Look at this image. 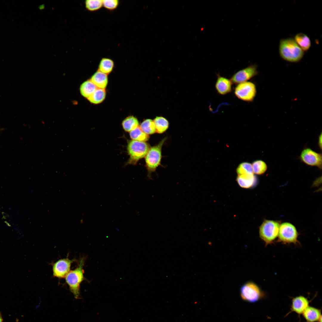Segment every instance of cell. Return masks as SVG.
I'll list each match as a JSON object with an SVG mask.
<instances>
[{
  "label": "cell",
  "instance_id": "8fae6325",
  "mask_svg": "<svg viewBox=\"0 0 322 322\" xmlns=\"http://www.w3.org/2000/svg\"><path fill=\"white\" fill-rule=\"evenodd\" d=\"M257 74V66L255 64L251 65L234 73L230 80L233 83L237 85L247 81Z\"/></svg>",
  "mask_w": 322,
  "mask_h": 322
},
{
  "label": "cell",
  "instance_id": "4dcf8cb0",
  "mask_svg": "<svg viewBox=\"0 0 322 322\" xmlns=\"http://www.w3.org/2000/svg\"></svg>",
  "mask_w": 322,
  "mask_h": 322
},
{
  "label": "cell",
  "instance_id": "ac0fdd59",
  "mask_svg": "<svg viewBox=\"0 0 322 322\" xmlns=\"http://www.w3.org/2000/svg\"><path fill=\"white\" fill-rule=\"evenodd\" d=\"M97 88L90 80L85 81L81 85L80 92L81 95L87 98L90 96Z\"/></svg>",
  "mask_w": 322,
  "mask_h": 322
},
{
  "label": "cell",
  "instance_id": "f546056e",
  "mask_svg": "<svg viewBox=\"0 0 322 322\" xmlns=\"http://www.w3.org/2000/svg\"><path fill=\"white\" fill-rule=\"evenodd\" d=\"M0 322H3V319L1 312H0Z\"/></svg>",
  "mask_w": 322,
  "mask_h": 322
},
{
  "label": "cell",
  "instance_id": "d4e9b609",
  "mask_svg": "<svg viewBox=\"0 0 322 322\" xmlns=\"http://www.w3.org/2000/svg\"><path fill=\"white\" fill-rule=\"evenodd\" d=\"M252 165L253 173L256 174H264L267 169L266 164L261 160L254 161Z\"/></svg>",
  "mask_w": 322,
  "mask_h": 322
},
{
  "label": "cell",
  "instance_id": "603a6c76",
  "mask_svg": "<svg viewBox=\"0 0 322 322\" xmlns=\"http://www.w3.org/2000/svg\"><path fill=\"white\" fill-rule=\"evenodd\" d=\"M154 122L156 132L161 134L165 131L169 126L168 120L162 117H157L153 120Z\"/></svg>",
  "mask_w": 322,
  "mask_h": 322
},
{
  "label": "cell",
  "instance_id": "e0dca14e",
  "mask_svg": "<svg viewBox=\"0 0 322 322\" xmlns=\"http://www.w3.org/2000/svg\"><path fill=\"white\" fill-rule=\"evenodd\" d=\"M303 51L308 50L311 46V41L309 38L305 34L299 33L297 34L294 39Z\"/></svg>",
  "mask_w": 322,
  "mask_h": 322
},
{
  "label": "cell",
  "instance_id": "5b68a950",
  "mask_svg": "<svg viewBox=\"0 0 322 322\" xmlns=\"http://www.w3.org/2000/svg\"><path fill=\"white\" fill-rule=\"evenodd\" d=\"M280 225L277 222L265 220L259 228V236L266 245L271 244L278 236Z\"/></svg>",
  "mask_w": 322,
  "mask_h": 322
},
{
  "label": "cell",
  "instance_id": "83f0119b",
  "mask_svg": "<svg viewBox=\"0 0 322 322\" xmlns=\"http://www.w3.org/2000/svg\"><path fill=\"white\" fill-rule=\"evenodd\" d=\"M102 2L103 7L109 10L116 9L120 3L118 0H103Z\"/></svg>",
  "mask_w": 322,
  "mask_h": 322
},
{
  "label": "cell",
  "instance_id": "7c38bea8",
  "mask_svg": "<svg viewBox=\"0 0 322 322\" xmlns=\"http://www.w3.org/2000/svg\"><path fill=\"white\" fill-rule=\"evenodd\" d=\"M232 83L231 80L225 77L217 75L215 84V89L219 94L225 95L232 91Z\"/></svg>",
  "mask_w": 322,
  "mask_h": 322
},
{
  "label": "cell",
  "instance_id": "ba28073f",
  "mask_svg": "<svg viewBox=\"0 0 322 322\" xmlns=\"http://www.w3.org/2000/svg\"><path fill=\"white\" fill-rule=\"evenodd\" d=\"M240 294L243 300L250 302H255L261 298L263 294L258 286L255 283L248 282L240 288Z\"/></svg>",
  "mask_w": 322,
  "mask_h": 322
},
{
  "label": "cell",
  "instance_id": "9a60e30c",
  "mask_svg": "<svg viewBox=\"0 0 322 322\" xmlns=\"http://www.w3.org/2000/svg\"><path fill=\"white\" fill-rule=\"evenodd\" d=\"M90 80L97 88L102 89H105L108 82L107 75L98 70L92 76Z\"/></svg>",
  "mask_w": 322,
  "mask_h": 322
},
{
  "label": "cell",
  "instance_id": "4fadbf2b",
  "mask_svg": "<svg viewBox=\"0 0 322 322\" xmlns=\"http://www.w3.org/2000/svg\"><path fill=\"white\" fill-rule=\"evenodd\" d=\"M308 299L303 296H299L294 298L291 304V310L298 314H303L309 306Z\"/></svg>",
  "mask_w": 322,
  "mask_h": 322
},
{
  "label": "cell",
  "instance_id": "30bf717a",
  "mask_svg": "<svg viewBox=\"0 0 322 322\" xmlns=\"http://www.w3.org/2000/svg\"><path fill=\"white\" fill-rule=\"evenodd\" d=\"M75 261L74 259H69L67 257L52 263L53 276L60 279L65 278L70 271L72 263Z\"/></svg>",
  "mask_w": 322,
  "mask_h": 322
},
{
  "label": "cell",
  "instance_id": "277c9868",
  "mask_svg": "<svg viewBox=\"0 0 322 322\" xmlns=\"http://www.w3.org/2000/svg\"><path fill=\"white\" fill-rule=\"evenodd\" d=\"M163 139L157 145L151 147L145 156L146 166L148 172V177H151V173L154 171L160 164L162 146L166 139Z\"/></svg>",
  "mask_w": 322,
  "mask_h": 322
},
{
  "label": "cell",
  "instance_id": "7a4b0ae2",
  "mask_svg": "<svg viewBox=\"0 0 322 322\" xmlns=\"http://www.w3.org/2000/svg\"><path fill=\"white\" fill-rule=\"evenodd\" d=\"M84 262V258H81L77 267L70 271L65 278L70 291L77 299L80 298V285L84 280L83 269Z\"/></svg>",
  "mask_w": 322,
  "mask_h": 322
},
{
  "label": "cell",
  "instance_id": "ffe728a7",
  "mask_svg": "<svg viewBox=\"0 0 322 322\" xmlns=\"http://www.w3.org/2000/svg\"><path fill=\"white\" fill-rule=\"evenodd\" d=\"M122 125L126 131L130 132L139 126L137 119L133 116L126 117L122 121Z\"/></svg>",
  "mask_w": 322,
  "mask_h": 322
},
{
  "label": "cell",
  "instance_id": "52a82bcc",
  "mask_svg": "<svg viewBox=\"0 0 322 322\" xmlns=\"http://www.w3.org/2000/svg\"><path fill=\"white\" fill-rule=\"evenodd\" d=\"M298 234L295 227L289 222H284L280 225L278 241L284 244L296 243Z\"/></svg>",
  "mask_w": 322,
  "mask_h": 322
},
{
  "label": "cell",
  "instance_id": "4316f807",
  "mask_svg": "<svg viewBox=\"0 0 322 322\" xmlns=\"http://www.w3.org/2000/svg\"><path fill=\"white\" fill-rule=\"evenodd\" d=\"M85 4L86 9L91 12L97 11L103 7L102 0H87Z\"/></svg>",
  "mask_w": 322,
  "mask_h": 322
},
{
  "label": "cell",
  "instance_id": "6da1fadb",
  "mask_svg": "<svg viewBox=\"0 0 322 322\" xmlns=\"http://www.w3.org/2000/svg\"><path fill=\"white\" fill-rule=\"evenodd\" d=\"M279 53L284 60L291 62H297L302 58L304 52L292 38L281 39L279 43Z\"/></svg>",
  "mask_w": 322,
  "mask_h": 322
},
{
  "label": "cell",
  "instance_id": "44dd1931",
  "mask_svg": "<svg viewBox=\"0 0 322 322\" xmlns=\"http://www.w3.org/2000/svg\"><path fill=\"white\" fill-rule=\"evenodd\" d=\"M106 96L105 89L97 88L92 95L87 99L91 103L98 104L102 102Z\"/></svg>",
  "mask_w": 322,
  "mask_h": 322
},
{
  "label": "cell",
  "instance_id": "3957f363",
  "mask_svg": "<svg viewBox=\"0 0 322 322\" xmlns=\"http://www.w3.org/2000/svg\"><path fill=\"white\" fill-rule=\"evenodd\" d=\"M151 147L147 143L134 140L129 141L127 150L129 158L127 165H136L140 159L145 157Z\"/></svg>",
  "mask_w": 322,
  "mask_h": 322
},
{
  "label": "cell",
  "instance_id": "5bb4252c",
  "mask_svg": "<svg viewBox=\"0 0 322 322\" xmlns=\"http://www.w3.org/2000/svg\"><path fill=\"white\" fill-rule=\"evenodd\" d=\"M307 322H318L322 317L321 311L313 307L309 306L303 313Z\"/></svg>",
  "mask_w": 322,
  "mask_h": 322
},
{
  "label": "cell",
  "instance_id": "f1b7e54d",
  "mask_svg": "<svg viewBox=\"0 0 322 322\" xmlns=\"http://www.w3.org/2000/svg\"><path fill=\"white\" fill-rule=\"evenodd\" d=\"M318 145L320 148L321 149L322 148V134L321 133L319 135L318 138Z\"/></svg>",
  "mask_w": 322,
  "mask_h": 322
},
{
  "label": "cell",
  "instance_id": "9c48e42d",
  "mask_svg": "<svg viewBox=\"0 0 322 322\" xmlns=\"http://www.w3.org/2000/svg\"><path fill=\"white\" fill-rule=\"evenodd\" d=\"M321 154L317 153L308 148H304L301 152L299 158L306 164L322 169Z\"/></svg>",
  "mask_w": 322,
  "mask_h": 322
},
{
  "label": "cell",
  "instance_id": "7402d4cb",
  "mask_svg": "<svg viewBox=\"0 0 322 322\" xmlns=\"http://www.w3.org/2000/svg\"><path fill=\"white\" fill-rule=\"evenodd\" d=\"M129 132L130 137L132 140L145 142L149 139L148 135L143 132L139 126Z\"/></svg>",
  "mask_w": 322,
  "mask_h": 322
},
{
  "label": "cell",
  "instance_id": "2e32d148",
  "mask_svg": "<svg viewBox=\"0 0 322 322\" xmlns=\"http://www.w3.org/2000/svg\"><path fill=\"white\" fill-rule=\"evenodd\" d=\"M236 180L241 187L248 188L253 185L255 183L256 178L254 174L238 175Z\"/></svg>",
  "mask_w": 322,
  "mask_h": 322
},
{
  "label": "cell",
  "instance_id": "cb8c5ba5",
  "mask_svg": "<svg viewBox=\"0 0 322 322\" xmlns=\"http://www.w3.org/2000/svg\"><path fill=\"white\" fill-rule=\"evenodd\" d=\"M140 127L143 132L148 135L153 134L156 132L154 122L151 119L144 120L141 124Z\"/></svg>",
  "mask_w": 322,
  "mask_h": 322
},
{
  "label": "cell",
  "instance_id": "8992f818",
  "mask_svg": "<svg viewBox=\"0 0 322 322\" xmlns=\"http://www.w3.org/2000/svg\"><path fill=\"white\" fill-rule=\"evenodd\" d=\"M256 92L255 84L247 81L237 84L234 91L235 95L238 98L247 102H251L254 100Z\"/></svg>",
  "mask_w": 322,
  "mask_h": 322
},
{
  "label": "cell",
  "instance_id": "484cf974",
  "mask_svg": "<svg viewBox=\"0 0 322 322\" xmlns=\"http://www.w3.org/2000/svg\"><path fill=\"white\" fill-rule=\"evenodd\" d=\"M238 175L253 174L252 164L248 162L240 164L236 169Z\"/></svg>",
  "mask_w": 322,
  "mask_h": 322
},
{
  "label": "cell",
  "instance_id": "d6986e66",
  "mask_svg": "<svg viewBox=\"0 0 322 322\" xmlns=\"http://www.w3.org/2000/svg\"><path fill=\"white\" fill-rule=\"evenodd\" d=\"M114 66V63L112 60L109 58H103L100 62L98 70L107 75L112 71Z\"/></svg>",
  "mask_w": 322,
  "mask_h": 322
}]
</instances>
